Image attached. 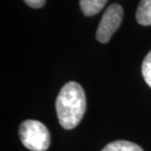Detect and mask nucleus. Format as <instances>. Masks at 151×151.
Here are the masks:
<instances>
[{"label":"nucleus","instance_id":"1","mask_svg":"<svg viewBox=\"0 0 151 151\" xmlns=\"http://www.w3.org/2000/svg\"><path fill=\"white\" fill-rule=\"evenodd\" d=\"M86 108L84 91L76 81H69L62 87L56 99L59 123L66 129L76 128L83 119Z\"/></svg>","mask_w":151,"mask_h":151},{"label":"nucleus","instance_id":"2","mask_svg":"<svg viewBox=\"0 0 151 151\" xmlns=\"http://www.w3.org/2000/svg\"><path fill=\"white\" fill-rule=\"evenodd\" d=\"M20 139L29 150L45 151L50 145V134L43 124L35 120H27L19 129Z\"/></svg>","mask_w":151,"mask_h":151},{"label":"nucleus","instance_id":"3","mask_svg":"<svg viewBox=\"0 0 151 151\" xmlns=\"http://www.w3.org/2000/svg\"><path fill=\"white\" fill-rule=\"evenodd\" d=\"M123 20V7L119 4H111L104 12L99 23L96 38L101 43H107L115 32L119 29Z\"/></svg>","mask_w":151,"mask_h":151},{"label":"nucleus","instance_id":"4","mask_svg":"<svg viewBox=\"0 0 151 151\" xmlns=\"http://www.w3.org/2000/svg\"><path fill=\"white\" fill-rule=\"evenodd\" d=\"M106 2L107 0H80V7L81 12L89 17L99 13L106 5Z\"/></svg>","mask_w":151,"mask_h":151},{"label":"nucleus","instance_id":"5","mask_svg":"<svg viewBox=\"0 0 151 151\" xmlns=\"http://www.w3.org/2000/svg\"><path fill=\"white\" fill-rule=\"evenodd\" d=\"M135 17H137V21L139 25H151V0H140Z\"/></svg>","mask_w":151,"mask_h":151},{"label":"nucleus","instance_id":"6","mask_svg":"<svg viewBox=\"0 0 151 151\" xmlns=\"http://www.w3.org/2000/svg\"><path fill=\"white\" fill-rule=\"evenodd\" d=\"M101 151H143L142 148L132 141L116 140L108 143Z\"/></svg>","mask_w":151,"mask_h":151},{"label":"nucleus","instance_id":"7","mask_svg":"<svg viewBox=\"0 0 151 151\" xmlns=\"http://www.w3.org/2000/svg\"><path fill=\"white\" fill-rule=\"evenodd\" d=\"M141 72H142V76L145 83L151 87V51L147 54L143 60Z\"/></svg>","mask_w":151,"mask_h":151},{"label":"nucleus","instance_id":"8","mask_svg":"<svg viewBox=\"0 0 151 151\" xmlns=\"http://www.w3.org/2000/svg\"><path fill=\"white\" fill-rule=\"evenodd\" d=\"M24 1L32 8H40L45 3V0H24Z\"/></svg>","mask_w":151,"mask_h":151}]
</instances>
